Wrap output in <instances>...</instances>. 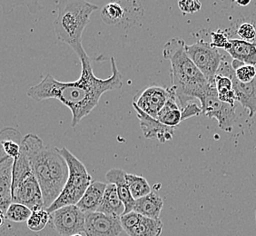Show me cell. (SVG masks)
I'll return each mask as SVG.
<instances>
[{"label": "cell", "mask_w": 256, "mask_h": 236, "mask_svg": "<svg viewBox=\"0 0 256 236\" xmlns=\"http://www.w3.org/2000/svg\"><path fill=\"white\" fill-rule=\"evenodd\" d=\"M211 38H212L211 44L212 46H214L216 48H222L227 51L232 46L231 41L230 40H228L227 34L221 30L212 32Z\"/></svg>", "instance_id": "obj_29"}, {"label": "cell", "mask_w": 256, "mask_h": 236, "mask_svg": "<svg viewBox=\"0 0 256 236\" xmlns=\"http://www.w3.org/2000/svg\"><path fill=\"white\" fill-rule=\"evenodd\" d=\"M216 74H222L232 79L236 101L247 110L249 118H254L256 114V78L250 83H242L239 81L232 63L228 62L224 56H222V62Z\"/></svg>", "instance_id": "obj_9"}, {"label": "cell", "mask_w": 256, "mask_h": 236, "mask_svg": "<svg viewBox=\"0 0 256 236\" xmlns=\"http://www.w3.org/2000/svg\"><path fill=\"white\" fill-rule=\"evenodd\" d=\"M124 206L119 196L118 188L114 184H108L103 200L98 212L106 214L121 217L124 214Z\"/></svg>", "instance_id": "obj_18"}, {"label": "cell", "mask_w": 256, "mask_h": 236, "mask_svg": "<svg viewBox=\"0 0 256 236\" xmlns=\"http://www.w3.org/2000/svg\"><path fill=\"white\" fill-rule=\"evenodd\" d=\"M189 58L200 69L210 84H214L217 71L222 62V56L211 43L199 40L194 44L186 46Z\"/></svg>", "instance_id": "obj_7"}, {"label": "cell", "mask_w": 256, "mask_h": 236, "mask_svg": "<svg viewBox=\"0 0 256 236\" xmlns=\"http://www.w3.org/2000/svg\"><path fill=\"white\" fill-rule=\"evenodd\" d=\"M81 76L74 82H61L52 74H46L38 84L28 91V96L36 102L46 99H56L68 106L72 113V128H76L83 118L88 116L104 94L122 88V76L119 72L116 59L111 58L112 74L108 78H96L88 54L80 58Z\"/></svg>", "instance_id": "obj_1"}, {"label": "cell", "mask_w": 256, "mask_h": 236, "mask_svg": "<svg viewBox=\"0 0 256 236\" xmlns=\"http://www.w3.org/2000/svg\"><path fill=\"white\" fill-rule=\"evenodd\" d=\"M162 221L159 219H153L141 216L140 221L131 231L128 232L129 236H160L162 234Z\"/></svg>", "instance_id": "obj_22"}, {"label": "cell", "mask_w": 256, "mask_h": 236, "mask_svg": "<svg viewBox=\"0 0 256 236\" xmlns=\"http://www.w3.org/2000/svg\"></svg>", "instance_id": "obj_38"}, {"label": "cell", "mask_w": 256, "mask_h": 236, "mask_svg": "<svg viewBox=\"0 0 256 236\" xmlns=\"http://www.w3.org/2000/svg\"><path fill=\"white\" fill-rule=\"evenodd\" d=\"M172 93V86L166 88L158 84H152L136 94L132 104L150 116L156 118Z\"/></svg>", "instance_id": "obj_11"}, {"label": "cell", "mask_w": 256, "mask_h": 236, "mask_svg": "<svg viewBox=\"0 0 256 236\" xmlns=\"http://www.w3.org/2000/svg\"><path fill=\"white\" fill-rule=\"evenodd\" d=\"M124 8L116 2H110L101 10V20L106 25L116 26L124 18Z\"/></svg>", "instance_id": "obj_25"}, {"label": "cell", "mask_w": 256, "mask_h": 236, "mask_svg": "<svg viewBox=\"0 0 256 236\" xmlns=\"http://www.w3.org/2000/svg\"><path fill=\"white\" fill-rule=\"evenodd\" d=\"M22 134L18 130L13 128H6L1 132V151L0 156H8V158H18L21 152V143H22Z\"/></svg>", "instance_id": "obj_17"}, {"label": "cell", "mask_w": 256, "mask_h": 236, "mask_svg": "<svg viewBox=\"0 0 256 236\" xmlns=\"http://www.w3.org/2000/svg\"><path fill=\"white\" fill-rule=\"evenodd\" d=\"M82 236V234H74V236Z\"/></svg>", "instance_id": "obj_37"}, {"label": "cell", "mask_w": 256, "mask_h": 236, "mask_svg": "<svg viewBox=\"0 0 256 236\" xmlns=\"http://www.w3.org/2000/svg\"><path fill=\"white\" fill-rule=\"evenodd\" d=\"M232 46L226 52L234 60L256 66V43L242 40H230Z\"/></svg>", "instance_id": "obj_19"}, {"label": "cell", "mask_w": 256, "mask_h": 236, "mask_svg": "<svg viewBox=\"0 0 256 236\" xmlns=\"http://www.w3.org/2000/svg\"><path fill=\"white\" fill-rule=\"evenodd\" d=\"M133 104L134 109L136 113L140 128L143 131L144 138L148 139L156 138L160 143H166L172 139L174 134V128H169L162 124L156 118H152L146 113H144L136 104Z\"/></svg>", "instance_id": "obj_13"}, {"label": "cell", "mask_w": 256, "mask_h": 236, "mask_svg": "<svg viewBox=\"0 0 256 236\" xmlns=\"http://www.w3.org/2000/svg\"><path fill=\"white\" fill-rule=\"evenodd\" d=\"M219 99L224 103L229 104L232 106H236V96L234 91V89H222L217 91Z\"/></svg>", "instance_id": "obj_34"}, {"label": "cell", "mask_w": 256, "mask_h": 236, "mask_svg": "<svg viewBox=\"0 0 256 236\" xmlns=\"http://www.w3.org/2000/svg\"><path fill=\"white\" fill-rule=\"evenodd\" d=\"M202 113V108L198 106L196 104L189 103L188 106L182 110V121L186 120L188 118L198 116Z\"/></svg>", "instance_id": "obj_33"}, {"label": "cell", "mask_w": 256, "mask_h": 236, "mask_svg": "<svg viewBox=\"0 0 256 236\" xmlns=\"http://www.w3.org/2000/svg\"><path fill=\"white\" fill-rule=\"evenodd\" d=\"M140 218L141 214H139L136 212L132 211L129 212L128 214H124L123 216L120 217L124 231L128 234L138 224L140 221Z\"/></svg>", "instance_id": "obj_30"}, {"label": "cell", "mask_w": 256, "mask_h": 236, "mask_svg": "<svg viewBox=\"0 0 256 236\" xmlns=\"http://www.w3.org/2000/svg\"><path fill=\"white\" fill-rule=\"evenodd\" d=\"M126 180L130 188L131 194L134 200H138L141 197L149 194L151 191V186L148 184V180L143 176H136L133 174H126Z\"/></svg>", "instance_id": "obj_24"}, {"label": "cell", "mask_w": 256, "mask_h": 236, "mask_svg": "<svg viewBox=\"0 0 256 236\" xmlns=\"http://www.w3.org/2000/svg\"><path fill=\"white\" fill-rule=\"evenodd\" d=\"M237 34L241 38V40L247 42H252L256 38V28L249 22L242 23L237 28Z\"/></svg>", "instance_id": "obj_31"}, {"label": "cell", "mask_w": 256, "mask_h": 236, "mask_svg": "<svg viewBox=\"0 0 256 236\" xmlns=\"http://www.w3.org/2000/svg\"><path fill=\"white\" fill-rule=\"evenodd\" d=\"M50 217L51 214L46 209L34 210L28 221L26 222V224L31 231H42L48 224Z\"/></svg>", "instance_id": "obj_28"}, {"label": "cell", "mask_w": 256, "mask_h": 236, "mask_svg": "<svg viewBox=\"0 0 256 236\" xmlns=\"http://www.w3.org/2000/svg\"><path fill=\"white\" fill-rule=\"evenodd\" d=\"M48 0H1V10L10 14L18 6H26L31 14H36L44 10Z\"/></svg>", "instance_id": "obj_23"}, {"label": "cell", "mask_w": 256, "mask_h": 236, "mask_svg": "<svg viewBox=\"0 0 256 236\" xmlns=\"http://www.w3.org/2000/svg\"><path fill=\"white\" fill-rule=\"evenodd\" d=\"M56 231L61 236H71L84 232L86 212L76 204L66 206L50 214Z\"/></svg>", "instance_id": "obj_10"}, {"label": "cell", "mask_w": 256, "mask_h": 236, "mask_svg": "<svg viewBox=\"0 0 256 236\" xmlns=\"http://www.w3.org/2000/svg\"><path fill=\"white\" fill-rule=\"evenodd\" d=\"M123 231L119 216L100 212H86L84 232L86 236H119Z\"/></svg>", "instance_id": "obj_12"}, {"label": "cell", "mask_w": 256, "mask_h": 236, "mask_svg": "<svg viewBox=\"0 0 256 236\" xmlns=\"http://www.w3.org/2000/svg\"><path fill=\"white\" fill-rule=\"evenodd\" d=\"M174 90V89H172ZM158 121H160L162 124L168 126L169 128H176L182 121V109L178 104V99L176 96V93L174 91L170 98L164 104L162 110L158 114Z\"/></svg>", "instance_id": "obj_21"}, {"label": "cell", "mask_w": 256, "mask_h": 236, "mask_svg": "<svg viewBox=\"0 0 256 236\" xmlns=\"http://www.w3.org/2000/svg\"><path fill=\"white\" fill-rule=\"evenodd\" d=\"M178 8L184 14H194L202 8L200 0H178Z\"/></svg>", "instance_id": "obj_32"}, {"label": "cell", "mask_w": 256, "mask_h": 236, "mask_svg": "<svg viewBox=\"0 0 256 236\" xmlns=\"http://www.w3.org/2000/svg\"><path fill=\"white\" fill-rule=\"evenodd\" d=\"M58 150L68 162L69 174L66 184L60 196L48 209H46L50 214L66 206L78 204L92 182V177L88 172L84 164L78 158L74 156L68 148H58Z\"/></svg>", "instance_id": "obj_6"}, {"label": "cell", "mask_w": 256, "mask_h": 236, "mask_svg": "<svg viewBox=\"0 0 256 236\" xmlns=\"http://www.w3.org/2000/svg\"><path fill=\"white\" fill-rule=\"evenodd\" d=\"M126 174L128 172H124L122 169L113 168L109 170L106 174V178L108 184H114L118 188L119 196L121 198L126 208L124 214L134 211V206L136 204V200L132 196L128 186Z\"/></svg>", "instance_id": "obj_15"}, {"label": "cell", "mask_w": 256, "mask_h": 236, "mask_svg": "<svg viewBox=\"0 0 256 236\" xmlns=\"http://www.w3.org/2000/svg\"><path fill=\"white\" fill-rule=\"evenodd\" d=\"M234 1L236 5L240 6H246L251 3L252 0H234Z\"/></svg>", "instance_id": "obj_36"}, {"label": "cell", "mask_w": 256, "mask_h": 236, "mask_svg": "<svg viewBox=\"0 0 256 236\" xmlns=\"http://www.w3.org/2000/svg\"><path fill=\"white\" fill-rule=\"evenodd\" d=\"M32 209H30V207L26 206L25 204L12 202L6 212L5 217L8 221L24 222L28 221L32 214Z\"/></svg>", "instance_id": "obj_26"}, {"label": "cell", "mask_w": 256, "mask_h": 236, "mask_svg": "<svg viewBox=\"0 0 256 236\" xmlns=\"http://www.w3.org/2000/svg\"><path fill=\"white\" fill-rule=\"evenodd\" d=\"M98 6L86 0H60L54 30L58 40L68 44L79 58L86 53L82 36L90 21V16Z\"/></svg>", "instance_id": "obj_3"}, {"label": "cell", "mask_w": 256, "mask_h": 236, "mask_svg": "<svg viewBox=\"0 0 256 236\" xmlns=\"http://www.w3.org/2000/svg\"><path fill=\"white\" fill-rule=\"evenodd\" d=\"M106 186L108 184L99 181H92L76 206L84 212H98L103 200Z\"/></svg>", "instance_id": "obj_16"}, {"label": "cell", "mask_w": 256, "mask_h": 236, "mask_svg": "<svg viewBox=\"0 0 256 236\" xmlns=\"http://www.w3.org/2000/svg\"><path fill=\"white\" fill-rule=\"evenodd\" d=\"M12 201L25 204L32 211L44 209L40 182L34 176L28 158L22 149L20 156L14 160Z\"/></svg>", "instance_id": "obj_5"}, {"label": "cell", "mask_w": 256, "mask_h": 236, "mask_svg": "<svg viewBox=\"0 0 256 236\" xmlns=\"http://www.w3.org/2000/svg\"><path fill=\"white\" fill-rule=\"evenodd\" d=\"M202 114L209 118H216L218 126L224 131L230 133L236 121V106L224 103L218 96L216 84H212L206 98L201 104Z\"/></svg>", "instance_id": "obj_8"}, {"label": "cell", "mask_w": 256, "mask_h": 236, "mask_svg": "<svg viewBox=\"0 0 256 236\" xmlns=\"http://www.w3.org/2000/svg\"><path fill=\"white\" fill-rule=\"evenodd\" d=\"M162 206L164 202L162 198L156 192H151L148 196L136 200L134 211L143 216L159 219Z\"/></svg>", "instance_id": "obj_20"}, {"label": "cell", "mask_w": 256, "mask_h": 236, "mask_svg": "<svg viewBox=\"0 0 256 236\" xmlns=\"http://www.w3.org/2000/svg\"><path fill=\"white\" fill-rule=\"evenodd\" d=\"M232 66L236 71L237 79L242 83H250L256 78V66L244 64L234 59H232Z\"/></svg>", "instance_id": "obj_27"}, {"label": "cell", "mask_w": 256, "mask_h": 236, "mask_svg": "<svg viewBox=\"0 0 256 236\" xmlns=\"http://www.w3.org/2000/svg\"><path fill=\"white\" fill-rule=\"evenodd\" d=\"M14 159L3 156L0 160V210L5 216L6 212L12 201Z\"/></svg>", "instance_id": "obj_14"}, {"label": "cell", "mask_w": 256, "mask_h": 236, "mask_svg": "<svg viewBox=\"0 0 256 236\" xmlns=\"http://www.w3.org/2000/svg\"><path fill=\"white\" fill-rule=\"evenodd\" d=\"M186 46L184 40L174 38L166 42L162 50L164 58L171 64L172 88L182 110L196 99L202 104L212 86L189 58Z\"/></svg>", "instance_id": "obj_2"}, {"label": "cell", "mask_w": 256, "mask_h": 236, "mask_svg": "<svg viewBox=\"0 0 256 236\" xmlns=\"http://www.w3.org/2000/svg\"><path fill=\"white\" fill-rule=\"evenodd\" d=\"M214 84H216L217 91L222 89H234L232 79L222 74H216L214 79Z\"/></svg>", "instance_id": "obj_35"}, {"label": "cell", "mask_w": 256, "mask_h": 236, "mask_svg": "<svg viewBox=\"0 0 256 236\" xmlns=\"http://www.w3.org/2000/svg\"><path fill=\"white\" fill-rule=\"evenodd\" d=\"M48 148L44 146L43 140L34 134H28L21 143V149L28 158L31 169L40 182L43 194L44 209H48L62 192L54 182L50 170Z\"/></svg>", "instance_id": "obj_4"}]
</instances>
